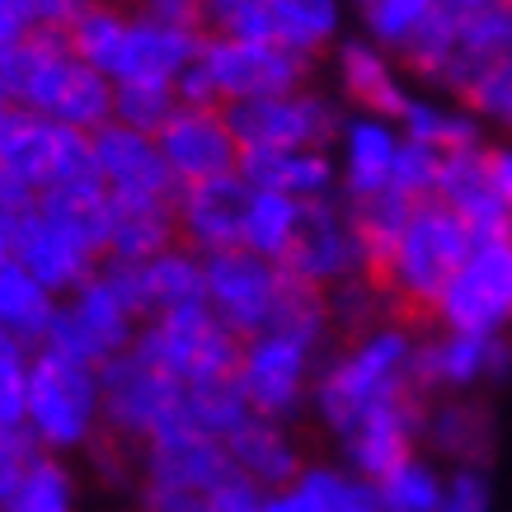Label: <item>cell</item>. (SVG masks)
I'll use <instances>...</instances> for the list:
<instances>
[{
	"mask_svg": "<svg viewBox=\"0 0 512 512\" xmlns=\"http://www.w3.org/2000/svg\"><path fill=\"white\" fill-rule=\"evenodd\" d=\"M113 80L80 62L66 33H33L0 57V109H29L76 132L113 123Z\"/></svg>",
	"mask_w": 512,
	"mask_h": 512,
	"instance_id": "1",
	"label": "cell"
},
{
	"mask_svg": "<svg viewBox=\"0 0 512 512\" xmlns=\"http://www.w3.org/2000/svg\"><path fill=\"white\" fill-rule=\"evenodd\" d=\"M475 235L466 231V221L437 198L419 202L414 221L404 226L395 264L386 278V320L390 329H428L442 320V296H447L456 268L466 264Z\"/></svg>",
	"mask_w": 512,
	"mask_h": 512,
	"instance_id": "2",
	"label": "cell"
},
{
	"mask_svg": "<svg viewBox=\"0 0 512 512\" xmlns=\"http://www.w3.org/2000/svg\"><path fill=\"white\" fill-rule=\"evenodd\" d=\"M15 259L47 292H80L109 259V193L38 198L15 217Z\"/></svg>",
	"mask_w": 512,
	"mask_h": 512,
	"instance_id": "3",
	"label": "cell"
},
{
	"mask_svg": "<svg viewBox=\"0 0 512 512\" xmlns=\"http://www.w3.org/2000/svg\"><path fill=\"white\" fill-rule=\"evenodd\" d=\"M404 390H419L414 386V343L404 329H376L334 353V362L315 381V409L348 442L372 409H381Z\"/></svg>",
	"mask_w": 512,
	"mask_h": 512,
	"instance_id": "4",
	"label": "cell"
},
{
	"mask_svg": "<svg viewBox=\"0 0 512 512\" xmlns=\"http://www.w3.org/2000/svg\"><path fill=\"white\" fill-rule=\"evenodd\" d=\"M311 80V57L282 43H235V38H202L198 62L179 80V104L193 109H231L249 99L296 94Z\"/></svg>",
	"mask_w": 512,
	"mask_h": 512,
	"instance_id": "5",
	"label": "cell"
},
{
	"mask_svg": "<svg viewBox=\"0 0 512 512\" xmlns=\"http://www.w3.org/2000/svg\"><path fill=\"white\" fill-rule=\"evenodd\" d=\"M99 419H104V409H99V372L76 362V357L38 348L29 362V409H24V428L38 437V447L43 451L90 447Z\"/></svg>",
	"mask_w": 512,
	"mask_h": 512,
	"instance_id": "6",
	"label": "cell"
},
{
	"mask_svg": "<svg viewBox=\"0 0 512 512\" xmlns=\"http://www.w3.org/2000/svg\"><path fill=\"white\" fill-rule=\"evenodd\" d=\"M132 348L170 381L198 386V381H226L240 372L245 339H235L207 306H193V311L156 315V325L141 329Z\"/></svg>",
	"mask_w": 512,
	"mask_h": 512,
	"instance_id": "7",
	"label": "cell"
},
{
	"mask_svg": "<svg viewBox=\"0 0 512 512\" xmlns=\"http://www.w3.org/2000/svg\"><path fill=\"white\" fill-rule=\"evenodd\" d=\"M202 278H207V311L231 329L235 339H259L282 301V268L254 249H226V254H207L202 259Z\"/></svg>",
	"mask_w": 512,
	"mask_h": 512,
	"instance_id": "8",
	"label": "cell"
},
{
	"mask_svg": "<svg viewBox=\"0 0 512 512\" xmlns=\"http://www.w3.org/2000/svg\"><path fill=\"white\" fill-rule=\"evenodd\" d=\"M132 320L137 315L127 311V301L113 292V282L104 273H94L80 292H71L66 306H57V320L47 329L43 348L62 357H76L85 367H109L118 353L132 348Z\"/></svg>",
	"mask_w": 512,
	"mask_h": 512,
	"instance_id": "9",
	"label": "cell"
},
{
	"mask_svg": "<svg viewBox=\"0 0 512 512\" xmlns=\"http://www.w3.org/2000/svg\"><path fill=\"white\" fill-rule=\"evenodd\" d=\"M226 123H231L240 151H320L325 141L343 132L334 104L311 90L231 104Z\"/></svg>",
	"mask_w": 512,
	"mask_h": 512,
	"instance_id": "10",
	"label": "cell"
},
{
	"mask_svg": "<svg viewBox=\"0 0 512 512\" xmlns=\"http://www.w3.org/2000/svg\"><path fill=\"white\" fill-rule=\"evenodd\" d=\"M512 320V235L475 240L442 296V325L456 334H498Z\"/></svg>",
	"mask_w": 512,
	"mask_h": 512,
	"instance_id": "11",
	"label": "cell"
},
{
	"mask_svg": "<svg viewBox=\"0 0 512 512\" xmlns=\"http://www.w3.org/2000/svg\"><path fill=\"white\" fill-rule=\"evenodd\" d=\"M278 268L301 282H311V287H320V292H334L343 282L362 278V245H357L353 217L329 198L301 202L292 245L278 259Z\"/></svg>",
	"mask_w": 512,
	"mask_h": 512,
	"instance_id": "12",
	"label": "cell"
},
{
	"mask_svg": "<svg viewBox=\"0 0 512 512\" xmlns=\"http://www.w3.org/2000/svg\"><path fill=\"white\" fill-rule=\"evenodd\" d=\"M315 348H320V343L296 339V334H278V329H268V334L245 343L235 381H240L249 409H254L259 419L278 423V419H287V414H296V404L306 395V381H311Z\"/></svg>",
	"mask_w": 512,
	"mask_h": 512,
	"instance_id": "13",
	"label": "cell"
},
{
	"mask_svg": "<svg viewBox=\"0 0 512 512\" xmlns=\"http://www.w3.org/2000/svg\"><path fill=\"white\" fill-rule=\"evenodd\" d=\"M94 141V160L104 174L109 198L118 202H151V207H174L179 202V179H174L170 160L160 156V141L137 132V127L109 123L90 132Z\"/></svg>",
	"mask_w": 512,
	"mask_h": 512,
	"instance_id": "14",
	"label": "cell"
},
{
	"mask_svg": "<svg viewBox=\"0 0 512 512\" xmlns=\"http://www.w3.org/2000/svg\"><path fill=\"white\" fill-rule=\"evenodd\" d=\"M249 212H254V188H249L240 174H221V179L184 184L179 188V202H174L179 245L202 249V254L245 249Z\"/></svg>",
	"mask_w": 512,
	"mask_h": 512,
	"instance_id": "15",
	"label": "cell"
},
{
	"mask_svg": "<svg viewBox=\"0 0 512 512\" xmlns=\"http://www.w3.org/2000/svg\"><path fill=\"white\" fill-rule=\"evenodd\" d=\"M156 141L179 184H202V179L240 174V141H235L231 123H226V109L179 104V113L160 127Z\"/></svg>",
	"mask_w": 512,
	"mask_h": 512,
	"instance_id": "16",
	"label": "cell"
},
{
	"mask_svg": "<svg viewBox=\"0 0 512 512\" xmlns=\"http://www.w3.org/2000/svg\"><path fill=\"white\" fill-rule=\"evenodd\" d=\"M423 433H428V400H423V390H404L357 423V433L348 437V456L367 480L381 484L386 475L414 461Z\"/></svg>",
	"mask_w": 512,
	"mask_h": 512,
	"instance_id": "17",
	"label": "cell"
},
{
	"mask_svg": "<svg viewBox=\"0 0 512 512\" xmlns=\"http://www.w3.org/2000/svg\"><path fill=\"white\" fill-rule=\"evenodd\" d=\"M512 372V343L498 334H456L419 343L414 348V386L423 395L433 390H470L489 376Z\"/></svg>",
	"mask_w": 512,
	"mask_h": 512,
	"instance_id": "18",
	"label": "cell"
},
{
	"mask_svg": "<svg viewBox=\"0 0 512 512\" xmlns=\"http://www.w3.org/2000/svg\"><path fill=\"white\" fill-rule=\"evenodd\" d=\"M226 451H231L235 475L249 480L254 489H296V480L306 475L296 442L282 433L278 423L259 419V414L226 442Z\"/></svg>",
	"mask_w": 512,
	"mask_h": 512,
	"instance_id": "19",
	"label": "cell"
},
{
	"mask_svg": "<svg viewBox=\"0 0 512 512\" xmlns=\"http://www.w3.org/2000/svg\"><path fill=\"white\" fill-rule=\"evenodd\" d=\"M428 442H433L442 456H451L461 470H484V461L494 456V414L484 400H470V395H447L437 400V409H428Z\"/></svg>",
	"mask_w": 512,
	"mask_h": 512,
	"instance_id": "20",
	"label": "cell"
},
{
	"mask_svg": "<svg viewBox=\"0 0 512 512\" xmlns=\"http://www.w3.org/2000/svg\"><path fill=\"white\" fill-rule=\"evenodd\" d=\"M240 179L264 193H282L296 202L329 198L334 170L325 151H240Z\"/></svg>",
	"mask_w": 512,
	"mask_h": 512,
	"instance_id": "21",
	"label": "cell"
},
{
	"mask_svg": "<svg viewBox=\"0 0 512 512\" xmlns=\"http://www.w3.org/2000/svg\"><path fill=\"white\" fill-rule=\"evenodd\" d=\"M339 80H343V94L362 104L372 118H395L404 123L409 113V94L400 90V76L395 66L386 62V52L376 43H343L339 47Z\"/></svg>",
	"mask_w": 512,
	"mask_h": 512,
	"instance_id": "22",
	"label": "cell"
},
{
	"mask_svg": "<svg viewBox=\"0 0 512 512\" xmlns=\"http://www.w3.org/2000/svg\"><path fill=\"white\" fill-rule=\"evenodd\" d=\"M52 320H57L52 292L19 259H5L0 264V334L24 348H43Z\"/></svg>",
	"mask_w": 512,
	"mask_h": 512,
	"instance_id": "23",
	"label": "cell"
},
{
	"mask_svg": "<svg viewBox=\"0 0 512 512\" xmlns=\"http://www.w3.org/2000/svg\"><path fill=\"white\" fill-rule=\"evenodd\" d=\"M348 146V198H376L395 188V165H400V141L390 137L381 118H357L343 127Z\"/></svg>",
	"mask_w": 512,
	"mask_h": 512,
	"instance_id": "24",
	"label": "cell"
},
{
	"mask_svg": "<svg viewBox=\"0 0 512 512\" xmlns=\"http://www.w3.org/2000/svg\"><path fill=\"white\" fill-rule=\"evenodd\" d=\"M273 43L292 47L301 57H320L339 33V0H264Z\"/></svg>",
	"mask_w": 512,
	"mask_h": 512,
	"instance_id": "25",
	"label": "cell"
},
{
	"mask_svg": "<svg viewBox=\"0 0 512 512\" xmlns=\"http://www.w3.org/2000/svg\"><path fill=\"white\" fill-rule=\"evenodd\" d=\"M296 217H301V202L296 198H282V193H264L254 188V212H249V235H245V249L264 254L278 264L287 245H292V231H296Z\"/></svg>",
	"mask_w": 512,
	"mask_h": 512,
	"instance_id": "26",
	"label": "cell"
},
{
	"mask_svg": "<svg viewBox=\"0 0 512 512\" xmlns=\"http://www.w3.org/2000/svg\"><path fill=\"white\" fill-rule=\"evenodd\" d=\"M296 494L306 498L311 512H386L381 498H376V484L348 480L339 470H320V466L296 480Z\"/></svg>",
	"mask_w": 512,
	"mask_h": 512,
	"instance_id": "27",
	"label": "cell"
},
{
	"mask_svg": "<svg viewBox=\"0 0 512 512\" xmlns=\"http://www.w3.org/2000/svg\"><path fill=\"white\" fill-rule=\"evenodd\" d=\"M404 137L419 141V146H428V151H437V156H447V151H466V146H480V132H475V123H466L461 113H447L437 109V104H409V113H404Z\"/></svg>",
	"mask_w": 512,
	"mask_h": 512,
	"instance_id": "28",
	"label": "cell"
},
{
	"mask_svg": "<svg viewBox=\"0 0 512 512\" xmlns=\"http://www.w3.org/2000/svg\"><path fill=\"white\" fill-rule=\"evenodd\" d=\"M437 10H442V0H372V5L362 10V19H367V33H372L376 47L400 52Z\"/></svg>",
	"mask_w": 512,
	"mask_h": 512,
	"instance_id": "29",
	"label": "cell"
},
{
	"mask_svg": "<svg viewBox=\"0 0 512 512\" xmlns=\"http://www.w3.org/2000/svg\"><path fill=\"white\" fill-rule=\"evenodd\" d=\"M0 512H76V484H71L62 461L47 451L43 461L29 470V480L19 484V494Z\"/></svg>",
	"mask_w": 512,
	"mask_h": 512,
	"instance_id": "30",
	"label": "cell"
},
{
	"mask_svg": "<svg viewBox=\"0 0 512 512\" xmlns=\"http://www.w3.org/2000/svg\"><path fill=\"white\" fill-rule=\"evenodd\" d=\"M113 123L137 127L146 137H156L160 127L179 113V90L174 85H113Z\"/></svg>",
	"mask_w": 512,
	"mask_h": 512,
	"instance_id": "31",
	"label": "cell"
},
{
	"mask_svg": "<svg viewBox=\"0 0 512 512\" xmlns=\"http://www.w3.org/2000/svg\"><path fill=\"white\" fill-rule=\"evenodd\" d=\"M202 38L235 43H273L264 0H202Z\"/></svg>",
	"mask_w": 512,
	"mask_h": 512,
	"instance_id": "32",
	"label": "cell"
},
{
	"mask_svg": "<svg viewBox=\"0 0 512 512\" xmlns=\"http://www.w3.org/2000/svg\"><path fill=\"white\" fill-rule=\"evenodd\" d=\"M376 498H381L386 512H437L442 480L423 461H409V466H400L395 475H386V480L376 484Z\"/></svg>",
	"mask_w": 512,
	"mask_h": 512,
	"instance_id": "33",
	"label": "cell"
},
{
	"mask_svg": "<svg viewBox=\"0 0 512 512\" xmlns=\"http://www.w3.org/2000/svg\"><path fill=\"white\" fill-rule=\"evenodd\" d=\"M29 362H33V353L24 343L0 334V428H24V409H29Z\"/></svg>",
	"mask_w": 512,
	"mask_h": 512,
	"instance_id": "34",
	"label": "cell"
},
{
	"mask_svg": "<svg viewBox=\"0 0 512 512\" xmlns=\"http://www.w3.org/2000/svg\"><path fill=\"white\" fill-rule=\"evenodd\" d=\"M461 99H466L480 118H494V123L512 127V52L484 66L480 76L466 85V94H461Z\"/></svg>",
	"mask_w": 512,
	"mask_h": 512,
	"instance_id": "35",
	"label": "cell"
},
{
	"mask_svg": "<svg viewBox=\"0 0 512 512\" xmlns=\"http://www.w3.org/2000/svg\"><path fill=\"white\" fill-rule=\"evenodd\" d=\"M47 451L29 428H0V508L19 494V484L29 480V470L43 461Z\"/></svg>",
	"mask_w": 512,
	"mask_h": 512,
	"instance_id": "36",
	"label": "cell"
},
{
	"mask_svg": "<svg viewBox=\"0 0 512 512\" xmlns=\"http://www.w3.org/2000/svg\"><path fill=\"white\" fill-rule=\"evenodd\" d=\"M437 512H489V480H484V470H456L442 484Z\"/></svg>",
	"mask_w": 512,
	"mask_h": 512,
	"instance_id": "37",
	"label": "cell"
},
{
	"mask_svg": "<svg viewBox=\"0 0 512 512\" xmlns=\"http://www.w3.org/2000/svg\"><path fill=\"white\" fill-rule=\"evenodd\" d=\"M137 15L170 24V29L202 33V0H137Z\"/></svg>",
	"mask_w": 512,
	"mask_h": 512,
	"instance_id": "38",
	"label": "cell"
},
{
	"mask_svg": "<svg viewBox=\"0 0 512 512\" xmlns=\"http://www.w3.org/2000/svg\"><path fill=\"white\" fill-rule=\"evenodd\" d=\"M264 489H254V484L249 480H240V475H235V480H226L217 489V494L207 498V508L202 512H264Z\"/></svg>",
	"mask_w": 512,
	"mask_h": 512,
	"instance_id": "39",
	"label": "cell"
},
{
	"mask_svg": "<svg viewBox=\"0 0 512 512\" xmlns=\"http://www.w3.org/2000/svg\"><path fill=\"white\" fill-rule=\"evenodd\" d=\"M33 15H29V0H0V57L15 52L24 38H33Z\"/></svg>",
	"mask_w": 512,
	"mask_h": 512,
	"instance_id": "40",
	"label": "cell"
},
{
	"mask_svg": "<svg viewBox=\"0 0 512 512\" xmlns=\"http://www.w3.org/2000/svg\"><path fill=\"white\" fill-rule=\"evenodd\" d=\"M489 174H494V188H498V198H503V207L512 212V151L489 146Z\"/></svg>",
	"mask_w": 512,
	"mask_h": 512,
	"instance_id": "41",
	"label": "cell"
},
{
	"mask_svg": "<svg viewBox=\"0 0 512 512\" xmlns=\"http://www.w3.org/2000/svg\"><path fill=\"white\" fill-rule=\"evenodd\" d=\"M5 259H15V217L0 207V264Z\"/></svg>",
	"mask_w": 512,
	"mask_h": 512,
	"instance_id": "42",
	"label": "cell"
},
{
	"mask_svg": "<svg viewBox=\"0 0 512 512\" xmlns=\"http://www.w3.org/2000/svg\"><path fill=\"white\" fill-rule=\"evenodd\" d=\"M357 5H362V10H367V5H372V0H357Z\"/></svg>",
	"mask_w": 512,
	"mask_h": 512,
	"instance_id": "43",
	"label": "cell"
},
{
	"mask_svg": "<svg viewBox=\"0 0 512 512\" xmlns=\"http://www.w3.org/2000/svg\"><path fill=\"white\" fill-rule=\"evenodd\" d=\"M503 5H508V10H512V0H503Z\"/></svg>",
	"mask_w": 512,
	"mask_h": 512,
	"instance_id": "44",
	"label": "cell"
},
{
	"mask_svg": "<svg viewBox=\"0 0 512 512\" xmlns=\"http://www.w3.org/2000/svg\"><path fill=\"white\" fill-rule=\"evenodd\" d=\"M118 5H123V0H118ZM132 5H137V0H132Z\"/></svg>",
	"mask_w": 512,
	"mask_h": 512,
	"instance_id": "45",
	"label": "cell"
}]
</instances>
